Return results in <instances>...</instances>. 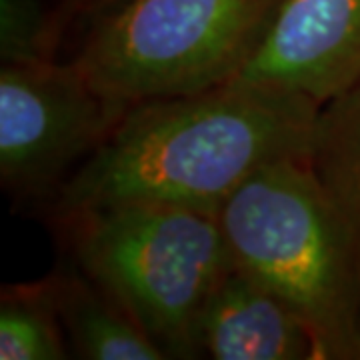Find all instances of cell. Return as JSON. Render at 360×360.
I'll list each match as a JSON object with an SVG mask.
<instances>
[{"mask_svg": "<svg viewBox=\"0 0 360 360\" xmlns=\"http://www.w3.org/2000/svg\"><path fill=\"white\" fill-rule=\"evenodd\" d=\"M198 338L202 352L217 360L316 359L314 340L295 310L236 266L208 298Z\"/></svg>", "mask_w": 360, "mask_h": 360, "instance_id": "7", "label": "cell"}, {"mask_svg": "<svg viewBox=\"0 0 360 360\" xmlns=\"http://www.w3.org/2000/svg\"><path fill=\"white\" fill-rule=\"evenodd\" d=\"M310 165L336 200L360 220V80L321 106Z\"/></svg>", "mask_w": 360, "mask_h": 360, "instance_id": "9", "label": "cell"}, {"mask_svg": "<svg viewBox=\"0 0 360 360\" xmlns=\"http://www.w3.org/2000/svg\"><path fill=\"white\" fill-rule=\"evenodd\" d=\"M2 65L46 60L49 44L32 0H2Z\"/></svg>", "mask_w": 360, "mask_h": 360, "instance_id": "11", "label": "cell"}, {"mask_svg": "<svg viewBox=\"0 0 360 360\" xmlns=\"http://www.w3.org/2000/svg\"><path fill=\"white\" fill-rule=\"evenodd\" d=\"M129 108L104 98L72 63L2 65L0 176L6 191L40 196L66 179Z\"/></svg>", "mask_w": 360, "mask_h": 360, "instance_id": "5", "label": "cell"}, {"mask_svg": "<svg viewBox=\"0 0 360 360\" xmlns=\"http://www.w3.org/2000/svg\"><path fill=\"white\" fill-rule=\"evenodd\" d=\"M52 292L66 338L90 360H160L165 350L89 276L54 274Z\"/></svg>", "mask_w": 360, "mask_h": 360, "instance_id": "8", "label": "cell"}, {"mask_svg": "<svg viewBox=\"0 0 360 360\" xmlns=\"http://www.w3.org/2000/svg\"><path fill=\"white\" fill-rule=\"evenodd\" d=\"M219 222L234 266L295 310L316 359H360V220L309 158L258 168Z\"/></svg>", "mask_w": 360, "mask_h": 360, "instance_id": "2", "label": "cell"}, {"mask_svg": "<svg viewBox=\"0 0 360 360\" xmlns=\"http://www.w3.org/2000/svg\"><path fill=\"white\" fill-rule=\"evenodd\" d=\"M0 359H66V333L51 278L4 286L0 300Z\"/></svg>", "mask_w": 360, "mask_h": 360, "instance_id": "10", "label": "cell"}, {"mask_svg": "<svg viewBox=\"0 0 360 360\" xmlns=\"http://www.w3.org/2000/svg\"><path fill=\"white\" fill-rule=\"evenodd\" d=\"M78 264L167 356L193 359L206 302L234 269L219 217L156 202L66 217Z\"/></svg>", "mask_w": 360, "mask_h": 360, "instance_id": "3", "label": "cell"}, {"mask_svg": "<svg viewBox=\"0 0 360 360\" xmlns=\"http://www.w3.org/2000/svg\"><path fill=\"white\" fill-rule=\"evenodd\" d=\"M321 104L284 90L229 82L132 104L106 141L58 188L56 210L127 202L219 217L258 168L309 158Z\"/></svg>", "mask_w": 360, "mask_h": 360, "instance_id": "1", "label": "cell"}, {"mask_svg": "<svg viewBox=\"0 0 360 360\" xmlns=\"http://www.w3.org/2000/svg\"><path fill=\"white\" fill-rule=\"evenodd\" d=\"M283 0H122L75 58L104 98L132 104L229 84L269 32Z\"/></svg>", "mask_w": 360, "mask_h": 360, "instance_id": "4", "label": "cell"}, {"mask_svg": "<svg viewBox=\"0 0 360 360\" xmlns=\"http://www.w3.org/2000/svg\"><path fill=\"white\" fill-rule=\"evenodd\" d=\"M360 80V0H283L262 44L232 82L321 106Z\"/></svg>", "mask_w": 360, "mask_h": 360, "instance_id": "6", "label": "cell"}]
</instances>
